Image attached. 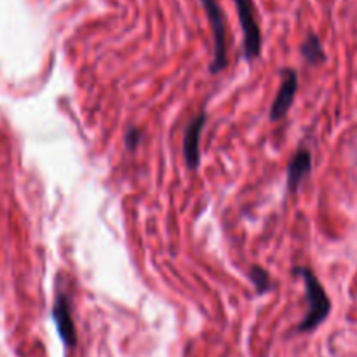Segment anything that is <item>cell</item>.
Listing matches in <instances>:
<instances>
[{"instance_id": "obj_9", "label": "cell", "mask_w": 357, "mask_h": 357, "mask_svg": "<svg viewBox=\"0 0 357 357\" xmlns=\"http://www.w3.org/2000/svg\"><path fill=\"white\" fill-rule=\"evenodd\" d=\"M250 281H251V284L255 286V289H257L258 295L268 293L272 288H274L271 274H268L264 267H258V265H253V267L250 268Z\"/></svg>"}, {"instance_id": "obj_10", "label": "cell", "mask_w": 357, "mask_h": 357, "mask_svg": "<svg viewBox=\"0 0 357 357\" xmlns=\"http://www.w3.org/2000/svg\"><path fill=\"white\" fill-rule=\"evenodd\" d=\"M142 138H143V132L142 129L136 128V126H132V128H129L128 131H126L124 135V145L126 149L129 150V152H132V150H136L139 146V143H142Z\"/></svg>"}, {"instance_id": "obj_3", "label": "cell", "mask_w": 357, "mask_h": 357, "mask_svg": "<svg viewBox=\"0 0 357 357\" xmlns=\"http://www.w3.org/2000/svg\"><path fill=\"white\" fill-rule=\"evenodd\" d=\"M239 16L241 30H243V51L246 61H255L261 54V28L258 21L257 6L255 0H234Z\"/></svg>"}, {"instance_id": "obj_2", "label": "cell", "mask_w": 357, "mask_h": 357, "mask_svg": "<svg viewBox=\"0 0 357 357\" xmlns=\"http://www.w3.org/2000/svg\"><path fill=\"white\" fill-rule=\"evenodd\" d=\"M213 33V61L209 72L220 73L229 65V42H227V17L218 0H201Z\"/></svg>"}, {"instance_id": "obj_7", "label": "cell", "mask_w": 357, "mask_h": 357, "mask_svg": "<svg viewBox=\"0 0 357 357\" xmlns=\"http://www.w3.org/2000/svg\"><path fill=\"white\" fill-rule=\"evenodd\" d=\"M310 171H312V155L307 149H298L286 169V188H288L289 195L298 192Z\"/></svg>"}, {"instance_id": "obj_6", "label": "cell", "mask_w": 357, "mask_h": 357, "mask_svg": "<svg viewBox=\"0 0 357 357\" xmlns=\"http://www.w3.org/2000/svg\"><path fill=\"white\" fill-rule=\"evenodd\" d=\"M208 122V114L204 110L199 112L183 132V159L185 164L190 171H197L199 162H201V136L202 129Z\"/></svg>"}, {"instance_id": "obj_8", "label": "cell", "mask_w": 357, "mask_h": 357, "mask_svg": "<svg viewBox=\"0 0 357 357\" xmlns=\"http://www.w3.org/2000/svg\"><path fill=\"white\" fill-rule=\"evenodd\" d=\"M300 52H302V58L310 66H317L326 61V52H324L323 42H321L319 35L312 33V31L307 33V37L303 38L302 45H300Z\"/></svg>"}, {"instance_id": "obj_5", "label": "cell", "mask_w": 357, "mask_h": 357, "mask_svg": "<svg viewBox=\"0 0 357 357\" xmlns=\"http://www.w3.org/2000/svg\"><path fill=\"white\" fill-rule=\"evenodd\" d=\"M279 77H281V86H279V91L271 107L272 122L282 121L289 114L296 93H298V73H296V70L282 68L279 72Z\"/></svg>"}, {"instance_id": "obj_1", "label": "cell", "mask_w": 357, "mask_h": 357, "mask_svg": "<svg viewBox=\"0 0 357 357\" xmlns=\"http://www.w3.org/2000/svg\"><path fill=\"white\" fill-rule=\"evenodd\" d=\"M295 274L302 278L307 296V312L296 330L298 333H310L328 319V316L331 314V300L324 286L321 284L319 278L310 268L296 267Z\"/></svg>"}, {"instance_id": "obj_4", "label": "cell", "mask_w": 357, "mask_h": 357, "mask_svg": "<svg viewBox=\"0 0 357 357\" xmlns=\"http://www.w3.org/2000/svg\"><path fill=\"white\" fill-rule=\"evenodd\" d=\"M52 321H54L56 331L63 345L66 349H75L79 337H77V328L73 323L72 303H70L68 295L61 289L56 293L54 303H52Z\"/></svg>"}]
</instances>
